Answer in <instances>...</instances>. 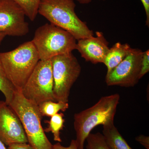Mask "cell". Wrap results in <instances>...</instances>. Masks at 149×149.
Listing matches in <instances>:
<instances>
[{
  "label": "cell",
  "instance_id": "1",
  "mask_svg": "<svg viewBox=\"0 0 149 149\" xmlns=\"http://www.w3.org/2000/svg\"><path fill=\"white\" fill-rule=\"evenodd\" d=\"M120 99L117 93L104 96L93 106L74 114L73 125L78 149H84L87 137L96 126L114 123Z\"/></svg>",
  "mask_w": 149,
  "mask_h": 149
},
{
  "label": "cell",
  "instance_id": "2",
  "mask_svg": "<svg viewBox=\"0 0 149 149\" xmlns=\"http://www.w3.org/2000/svg\"><path fill=\"white\" fill-rule=\"evenodd\" d=\"M75 7L73 0H41L38 13L69 32L76 40L93 36V31L76 15Z\"/></svg>",
  "mask_w": 149,
  "mask_h": 149
},
{
  "label": "cell",
  "instance_id": "3",
  "mask_svg": "<svg viewBox=\"0 0 149 149\" xmlns=\"http://www.w3.org/2000/svg\"><path fill=\"white\" fill-rule=\"evenodd\" d=\"M0 61L8 79L17 90L20 91L40 59L30 41L13 50L0 53Z\"/></svg>",
  "mask_w": 149,
  "mask_h": 149
},
{
  "label": "cell",
  "instance_id": "4",
  "mask_svg": "<svg viewBox=\"0 0 149 149\" xmlns=\"http://www.w3.org/2000/svg\"><path fill=\"white\" fill-rule=\"evenodd\" d=\"M9 105L19 118L28 143L34 149H53L42 126L38 106L25 99L18 90Z\"/></svg>",
  "mask_w": 149,
  "mask_h": 149
},
{
  "label": "cell",
  "instance_id": "5",
  "mask_svg": "<svg viewBox=\"0 0 149 149\" xmlns=\"http://www.w3.org/2000/svg\"><path fill=\"white\" fill-rule=\"evenodd\" d=\"M32 42L40 61L50 60L60 55L72 53L76 49V40L71 34L52 23L38 27Z\"/></svg>",
  "mask_w": 149,
  "mask_h": 149
},
{
  "label": "cell",
  "instance_id": "6",
  "mask_svg": "<svg viewBox=\"0 0 149 149\" xmlns=\"http://www.w3.org/2000/svg\"><path fill=\"white\" fill-rule=\"evenodd\" d=\"M50 61L55 100L57 102H68L70 90L80 76L81 67L72 53L56 56Z\"/></svg>",
  "mask_w": 149,
  "mask_h": 149
},
{
  "label": "cell",
  "instance_id": "7",
  "mask_svg": "<svg viewBox=\"0 0 149 149\" xmlns=\"http://www.w3.org/2000/svg\"><path fill=\"white\" fill-rule=\"evenodd\" d=\"M50 60L40 61L20 92L25 99L39 105L47 101L56 102Z\"/></svg>",
  "mask_w": 149,
  "mask_h": 149
},
{
  "label": "cell",
  "instance_id": "8",
  "mask_svg": "<svg viewBox=\"0 0 149 149\" xmlns=\"http://www.w3.org/2000/svg\"><path fill=\"white\" fill-rule=\"evenodd\" d=\"M143 53L140 49H132L129 54L117 66L106 74L107 85L125 88L135 86L140 80Z\"/></svg>",
  "mask_w": 149,
  "mask_h": 149
},
{
  "label": "cell",
  "instance_id": "9",
  "mask_svg": "<svg viewBox=\"0 0 149 149\" xmlns=\"http://www.w3.org/2000/svg\"><path fill=\"white\" fill-rule=\"evenodd\" d=\"M22 9L13 0H0V32L12 37H22L29 32Z\"/></svg>",
  "mask_w": 149,
  "mask_h": 149
},
{
  "label": "cell",
  "instance_id": "10",
  "mask_svg": "<svg viewBox=\"0 0 149 149\" xmlns=\"http://www.w3.org/2000/svg\"><path fill=\"white\" fill-rule=\"evenodd\" d=\"M0 141L5 146L28 143L19 118L5 101L0 100Z\"/></svg>",
  "mask_w": 149,
  "mask_h": 149
},
{
  "label": "cell",
  "instance_id": "11",
  "mask_svg": "<svg viewBox=\"0 0 149 149\" xmlns=\"http://www.w3.org/2000/svg\"><path fill=\"white\" fill-rule=\"evenodd\" d=\"M109 49L108 42L100 32H96V37L78 40L76 46V49L81 56L93 64L103 63Z\"/></svg>",
  "mask_w": 149,
  "mask_h": 149
},
{
  "label": "cell",
  "instance_id": "12",
  "mask_svg": "<svg viewBox=\"0 0 149 149\" xmlns=\"http://www.w3.org/2000/svg\"><path fill=\"white\" fill-rule=\"evenodd\" d=\"M132 49L128 44L120 42L116 43L109 49L103 63L107 68V74L117 66L129 54Z\"/></svg>",
  "mask_w": 149,
  "mask_h": 149
},
{
  "label": "cell",
  "instance_id": "13",
  "mask_svg": "<svg viewBox=\"0 0 149 149\" xmlns=\"http://www.w3.org/2000/svg\"><path fill=\"white\" fill-rule=\"evenodd\" d=\"M102 134L112 149H133L120 134L114 123L103 125Z\"/></svg>",
  "mask_w": 149,
  "mask_h": 149
},
{
  "label": "cell",
  "instance_id": "14",
  "mask_svg": "<svg viewBox=\"0 0 149 149\" xmlns=\"http://www.w3.org/2000/svg\"><path fill=\"white\" fill-rule=\"evenodd\" d=\"M64 115L62 113H58L51 117L49 120H45V123H48V127L44 129L46 133L52 132L53 135L54 141L61 143L60 131L64 127Z\"/></svg>",
  "mask_w": 149,
  "mask_h": 149
},
{
  "label": "cell",
  "instance_id": "15",
  "mask_svg": "<svg viewBox=\"0 0 149 149\" xmlns=\"http://www.w3.org/2000/svg\"><path fill=\"white\" fill-rule=\"evenodd\" d=\"M40 114L42 116L52 117L58 112L65 111L69 108L68 103L47 101L43 102L38 105Z\"/></svg>",
  "mask_w": 149,
  "mask_h": 149
},
{
  "label": "cell",
  "instance_id": "16",
  "mask_svg": "<svg viewBox=\"0 0 149 149\" xmlns=\"http://www.w3.org/2000/svg\"><path fill=\"white\" fill-rule=\"evenodd\" d=\"M17 89L8 79L0 61V91L5 97V102L9 104Z\"/></svg>",
  "mask_w": 149,
  "mask_h": 149
},
{
  "label": "cell",
  "instance_id": "17",
  "mask_svg": "<svg viewBox=\"0 0 149 149\" xmlns=\"http://www.w3.org/2000/svg\"><path fill=\"white\" fill-rule=\"evenodd\" d=\"M24 11L25 15L31 21L35 20L38 13L41 0H13Z\"/></svg>",
  "mask_w": 149,
  "mask_h": 149
},
{
  "label": "cell",
  "instance_id": "18",
  "mask_svg": "<svg viewBox=\"0 0 149 149\" xmlns=\"http://www.w3.org/2000/svg\"><path fill=\"white\" fill-rule=\"evenodd\" d=\"M86 149H112L107 143L102 134L90 133L87 137Z\"/></svg>",
  "mask_w": 149,
  "mask_h": 149
},
{
  "label": "cell",
  "instance_id": "19",
  "mask_svg": "<svg viewBox=\"0 0 149 149\" xmlns=\"http://www.w3.org/2000/svg\"><path fill=\"white\" fill-rule=\"evenodd\" d=\"M149 71V50L143 53L141 61V72L140 73V79H141L144 75Z\"/></svg>",
  "mask_w": 149,
  "mask_h": 149
},
{
  "label": "cell",
  "instance_id": "20",
  "mask_svg": "<svg viewBox=\"0 0 149 149\" xmlns=\"http://www.w3.org/2000/svg\"><path fill=\"white\" fill-rule=\"evenodd\" d=\"M53 149H78L75 140H72L68 146L64 147L61 145L60 143H57L53 145Z\"/></svg>",
  "mask_w": 149,
  "mask_h": 149
},
{
  "label": "cell",
  "instance_id": "21",
  "mask_svg": "<svg viewBox=\"0 0 149 149\" xmlns=\"http://www.w3.org/2000/svg\"><path fill=\"white\" fill-rule=\"evenodd\" d=\"M136 140L146 149H149V137L140 135L136 138Z\"/></svg>",
  "mask_w": 149,
  "mask_h": 149
},
{
  "label": "cell",
  "instance_id": "22",
  "mask_svg": "<svg viewBox=\"0 0 149 149\" xmlns=\"http://www.w3.org/2000/svg\"><path fill=\"white\" fill-rule=\"evenodd\" d=\"M7 149H34L28 143H17L8 146Z\"/></svg>",
  "mask_w": 149,
  "mask_h": 149
},
{
  "label": "cell",
  "instance_id": "23",
  "mask_svg": "<svg viewBox=\"0 0 149 149\" xmlns=\"http://www.w3.org/2000/svg\"><path fill=\"white\" fill-rule=\"evenodd\" d=\"M146 15V24L148 27L149 26V0H141Z\"/></svg>",
  "mask_w": 149,
  "mask_h": 149
},
{
  "label": "cell",
  "instance_id": "24",
  "mask_svg": "<svg viewBox=\"0 0 149 149\" xmlns=\"http://www.w3.org/2000/svg\"><path fill=\"white\" fill-rule=\"evenodd\" d=\"M80 3L82 4H87L90 3L93 1V0H76Z\"/></svg>",
  "mask_w": 149,
  "mask_h": 149
},
{
  "label": "cell",
  "instance_id": "25",
  "mask_svg": "<svg viewBox=\"0 0 149 149\" xmlns=\"http://www.w3.org/2000/svg\"><path fill=\"white\" fill-rule=\"evenodd\" d=\"M6 36V35L4 34V33L0 32V45H1V43L2 42L3 39H4Z\"/></svg>",
  "mask_w": 149,
  "mask_h": 149
},
{
  "label": "cell",
  "instance_id": "26",
  "mask_svg": "<svg viewBox=\"0 0 149 149\" xmlns=\"http://www.w3.org/2000/svg\"><path fill=\"white\" fill-rule=\"evenodd\" d=\"M0 149H7L6 148L5 145L1 141H0Z\"/></svg>",
  "mask_w": 149,
  "mask_h": 149
},
{
  "label": "cell",
  "instance_id": "27",
  "mask_svg": "<svg viewBox=\"0 0 149 149\" xmlns=\"http://www.w3.org/2000/svg\"><path fill=\"white\" fill-rule=\"evenodd\" d=\"M103 1H105V0H103Z\"/></svg>",
  "mask_w": 149,
  "mask_h": 149
}]
</instances>
